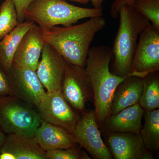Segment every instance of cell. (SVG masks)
<instances>
[{"mask_svg":"<svg viewBox=\"0 0 159 159\" xmlns=\"http://www.w3.org/2000/svg\"><path fill=\"white\" fill-rule=\"evenodd\" d=\"M78 25L41 29L44 40L67 61L84 68L89 50L97 32L102 30L106 21L102 16L90 18Z\"/></svg>","mask_w":159,"mask_h":159,"instance_id":"1","label":"cell"},{"mask_svg":"<svg viewBox=\"0 0 159 159\" xmlns=\"http://www.w3.org/2000/svg\"><path fill=\"white\" fill-rule=\"evenodd\" d=\"M111 58L112 49L109 46L91 47L84 67L93 89L96 120L100 128L110 115L116 89L126 77L111 72Z\"/></svg>","mask_w":159,"mask_h":159,"instance_id":"2","label":"cell"},{"mask_svg":"<svg viewBox=\"0 0 159 159\" xmlns=\"http://www.w3.org/2000/svg\"><path fill=\"white\" fill-rule=\"evenodd\" d=\"M119 25L112 49L111 72L120 77H129L138 38L141 31L152 25L150 21L131 5L119 9Z\"/></svg>","mask_w":159,"mask_h":159,"instance_id":"3","label":"cell"},{"mask_svg":"<svg viewBox=\"0 0 159 159\" xmlns=\"http://www.w3.org/2000/svg\"><path fill=\"white\" fill-rule=\"evenodd\" d=\"M102 15L101 10L78 7L64 0H34L26 11L25 20L48 29L58 25L68 27L83 19Z\"/></svg>","mask_w":159,"mask_h":159,"instance_id":"4","label":"cell"},{"mask_svg":"<svg viewBox=\"0 0 159 159\" xmlns=\"http://www.w3.org/2000/svg\"><path fill=\"white\" fill-rule=\"evenodd\" d=\"M41 122L29 103L12 96L0 98V128L6 134L33 138Z\"/></svg>","mask_w":159,"mask_h":159,"instance_id":"5","label":"cell"},{"mask_svg":"<svg viewBox=\"0 0 159 159\" xmlns=\"http://www.w3.org/2000/svg\"><path fill=\"white\" fill-rule=\"evenodd\" d=\"M134 55L129 76L145 78L159 70V29L152 25L143 29Z\"/></svg>","mask_w":159,"mask_h":159,"instance_id":"6","label":"cell"},{"mask_svg":"<svg viewBox=\"0 0 159 159\" xmlns=\"http://www.w3.org/2000/svg\"><path fill=\"white\" fill-rule=\"evenodd\" d=\"M35 108L42 121L62 127L72 134L81 116L66 100L61 89L47 92Z\"/></svg>","mask_w":159,"mask_h":159,"instance_id":"7","label":"cell"},{"mask_svg":"<svg viewBox=\"0 0 159 159\" xmlns=\"http://www.w3.org/2000/svg\"><path fill=\"white\" fill-rule=\"evenodd\" d=\"M61 91L70 105L81 113L84 112L86 103L93 99V89L84 68L67 62Z\"/></svg>","mask_w":159,"mask_h":159,"instance_id":"8","label":"cell"},{"mask_svg":"<svg viewBox=\"0 0 159 159\" xmlns=\"http://www.w3.org/2000/svg\"><path fill=\"white\" fill-rule=\"evenodd\" d=\"M76 142L95 159L114 158L101 137L95 111L83 112L73 133Z\"/></svg>","mask_w":159,"mask_h":159,"instance_id":"9","label":"cell"},{"mask_svg":"<svg viewBox=\"0 0 159 159\" xmlns=\"http://www.w3.org/2000/svg\"><path fill=\"white\" fill-rule=\"evenodd\" d=\"M7 74L11 87V96L36 108L47 93L38 77L36 71L12 66Z\"/></svg>","mask_w":159,"mask_h":159,"instance_id":"10","label":"cell"},{"mask_svg":"<svg viewBox=\"0 0 159 159\" xmlns=\"http://www.w3.org/2000/svg\"><path fill=\"white\" fill-rule=\"evenodd\" d=\"M41 59L36 70L40 81L48 93L61 89L66 61L48 43L42 52Z\"/></svg>","mask_w":159,"mask_h":159,"instance_id":"11","label":"cell"},{"mask_svg":"<svg viewBox=\"0 0 159 159\" xmlns=\"http://www.w3.org/2000/svg\"><path fill=\"white\" fill-rule=\"evenodd\" d=\"M109 149L116 159H153L152 153L146 149L140 133H107Z\"/></svg>","mask_w":159,"mask_h":159,"instance_id":"12","label":"cell"},{"mask_svg":"<svg viewBox=\"0 0 159 159\" xmlns=\"http://www.w3.org/2000/svg\"><path fill=\"white\" fill-rule=\"evenodd\" d=\"M46 43L41 29L34 23L21 40L15 53L12 66L36 71Z\"/></svg>","mask_w":159,"mask_h":159,"instance_id":"13","label":"cell"},{"mask_svg":"<svg viewBox=\"0 0 159 159\" xmlns=\"http://www.w3.org/2000/svg\"><path fill=\"white\" fill-rule=\"evenodd\" d=\"M34 139L44 151L66 149L77 145L73 134L57 125L42 121Z\"/></svg>","mask_w":159,"mask_h":159,"instance_id":"14","label":"cell"},{"mask_svg":"<svg viewBox=\"0 0 159 159\" xmlns=\"http://www.w3.org/2000/svg\"><path fill=\"white\" fill-rule=\"evenodd\" d=\"M145 111L139 103L131 106L119 112L110 115L101 128L106 132L134 133H140L142 121ZM100 127V128H101Z\"/></svg>","mask_w":159,"mask_h":159,"instance_id":"15","label":"cell"},{"mask_svg":"<svg viewBox=\"0 0 159 159\" xmlns=\"http://www.w3.org/2000/svg\"><path fill=\"white\" fill-rule=\"evenodd\" d=\"M142 89L143 79L134 76L126 77L115 91L110 115L116 114L126 107L139 103Z\"/></svg>","mask_w":159,"mask_h":159,"instance_id":"16","label":"cell"},{"mask_svg":"<svg viewBox=\"0 0 159 159\" xmlns=\"http://www.w3.org/2000/svg\"><path fill=\"white\" fill-rule=\"evenodd\" d=\"M0 152H10L16 159H48L33 138L8 134Z\"/></svg>","mask_w":159,"mask_h":159,"instance_id":"17","label":"cell"},{"mask_svg":"<svg viewBox=\"0 0 159 159\" xmlns=\"http://www.w3.org/2000/svg\"><path fill=\"white\" fill-rule=\"evenodd\" d=\"M34 23L29 20L18 23L11 32L0 40V64L6 74L12 66L15 53L21 40Z\"/></svg>","mask_w":159,"mask_h":159,"instance_id":"18","label":"cell"},{"mask_svg":"<svg viewBox=\"0 0 159 159\" xmlns=\"http://www.w3.org/2000/svg\"><path fill=\"white\" fill-rule=\"evenodd\" d=\"M143 117L145 122L140 134L145 148L153 153L159 149V109L145 111Z\"/></svg>","mask_w":159,"mask_h":159,"instance_id":"19","label":"cell"},{"mask_svg":"<svg viewBox=\"0 0 159 159\" xmlns=\"http://www.w3.org/2000/svg\"><path fill=\"white\" fill-rule=\"evenodd\" d=\"M138 103L145 111L159 108L158 72L143 78V89Z\"/></svg>","mask_w":159,"mask_h":159,"instance_id":"20","label":"cell"},{"mask_svg":"<svg viewBox=\"0 0 159 159\" xmlns=\"http://www.w3.org/2000/svg\"><path fill=\"white\" fill-rule=\"evenodd\" d=\"M18 23L12 0H4L0 6V40L11 32Z\"/></svg>","mask_w":159,"mask_h":159,"instance_id":"21","label":"cell"},{"mask_svg":"<svg viewBox=\"0 0 159 159\" xmlns=\"http://www.w3.org/2000/svg\"><path fill=\"white\" fill-rule=\"evenodd\" d=\"M131 6L159 29V0H135Z\"/></svg>","mask_w":159,"mask_h":159,"instance_id":"22","label":"cell"},{"mask_svg":"<svg viewBox=\"0 0 159 159\" xmlns=\"http://www.w3.org/2000/svg\"><path fill=\"white\" fill-rule=\"evenodd\" d=\"M48 159H90L85 151L77 145L66 149L49 150L45 152Z\"/></svg>","mask_w":159,"mask_h":159,"instance_id":"23","label":"cell"},{"mask_svg":"<svg viewBox=\"0 0 159 159\" xmlns=\"http://www.w3.org/2000/svg\"><path fill=\"white\" fill-rule=\"evenodd\" d=\"M11 96L9 77L0 64V98Z\"/></svg>","mask_w":159,"mask_h":159,"instance_id":"24","label":"cell"},{"mask_svg":"<svg viewBox=\"0 0 159 159\" xmlns=\"http://www.w3.org/2000/svg\"><path fill=\"white\" fill-rule=\"evenodd\" d=\"M34 0H12L17 14L19 23L25 21V14L27 9Z\"/></svg>","mask_w":159,"mask_h":159,"instance_id":"25","label":"cell"},{"mask_svg":"<svg viewBox=\"0 0 159 159\" xmlns=\"http://www.w3.org/2000/svg\"><path fill=\"white\" fill-rule=\"evenodd\" d=\"M135 0H114L111 7L110 15L113 19L119 17V11L122 6L125 5H132Z\"/></svg>","mask_w":159,"mask_h":159,"instance_id":"26","label":"cell"},{"mask_svg":"<svg viewBox=\"0 0 159 159\" xmlns=\"http://www.w3.org/2000/svg\"><path fill=\"white\" fill-rule=\"evenodd\" d=\"M105 0H89L91 1L94 9H98L102 11V2Z\"/></svg>","mask_w":159,"mask_h":159,"instance_id":"27","label":"cell"},{"mask_svg":"<svg viewBox=\"0 0 159 159\" xmlns=\"http://www.w3.org/2000/svg\"><path fill=\"white\" fill-rule=\"evenodd\" d=\"M0 159H16L12 154L6 152H0Z\"/></svg>","mask_w":159,"mask_h":159,"instance_id":"28","label":"cell"},{"mask_svg":"<svg viewBox=\"0 0 159 159\" xmlns=\"http://www.w3.org/2000/svg\"><path fill=\"white\" fill-rule=\"evenodd\" d=\"M6 136V134L4 133V132L0 128V149L2 148V146L5 142Z\"/></svg>","mask_w":159,"mask_h":159,"instance_id":"29","label":"cell"},{"mask_svg":"<svg viewBox=\"0 0 159 159\" xmlns=\"http://www.w3.org/2000/svg\"><path fill=\"white\" fill-rule=\"evenodd\" d=\"M69 1H72V2H76L82 4H86L89 2V0H69Z\"/></svg>","mask_w":159,"mask_h":159,"instance_id":"30","label":"cell"}]
</instances>
